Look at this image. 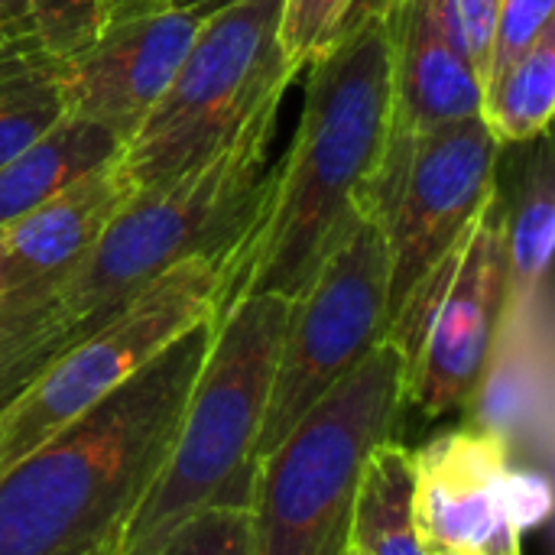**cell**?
<instances>
[{
    "instance_id": "cell-27",
    "label": "cell",
    "mask_w": 555,
    "mask_h": 555,
    "mask_svg": "<svg viewBox=\"0 0 555 555\" xmlns=\"http://www.w3.org/2000/svg\"><path fill=\"white\" fill-rule=\"evenodd\" d=\"M59 289L62 283H29L13 293H3L0 296V345L55 319L62 312Z\"/></svg>"
},
{
    "instance_id": "cell-12",
    "label": "cell",
    "mask_w": 555,
    "mask_h": 555,
    "mask_svg": "<svg viewBox=\"0 0 555 555\" xmlns=\"http://www.w3.org/2000/svg\"><path fill=\"white\" fill-rule=\"evenodd\" d=\"M514 468L507 446L472 423L416 449L413 517L426 553L478 555L520 530L511 517Z\"/></svg>"
},
{
    "instance_id": "cell-31",
    "label": "cell",
    "mask_w": 555,
    "mask_h": 555,
    "mask_svg": "<svg viewBox=\"0 0 555 555\" xmlns=\"http://www.w3.org/2000/svg\"><path fill=\"white\" fill-rule=\"evenodd\" d=\"M13 280H10V267H7V257H3V241H0V296L3 293H13Z\"/></svg>"
},
{
    "instance_id": "cell-6",
    "label": "cell",
    "mask_w": 555,
    "mask_h": 555,
    "mask_svg": "<svg viewBox=\"0 0 555 555\" xmlns=\"http://www.w3.org/2000/svg\"><path fill=\"white\" fill-rule=\"evenodd\" d=\"M234 257L185 260L78 335L0 416V472L130 380L179 335L215 319Z\"/></svg>"
},
{
    "instance_id": "cell-2",
    "label": "cell",
    "mask_w": 555,
    "mask_h": 555,
    "mask_svg": "<svg viewBox=\"0 0 555 555\" xmlns=\"http://www.w3.org/2000/svg\"><path fill=\"white\" fill-rule=\"evenodd\" d=\"M215 319L198 322L0 472V555H120L205 361Z\"/></svg>"
},
{
    "instance_id": "cell-4",
    "label": "cell",
    "mask_w": 555,
    "mask_h": 555,
    "mask_svg": "<svg viewBox=\"0 0 555 555\" xmlns=\"http://www.w3.org/2000/svg\"><path fill=\"white\" fill-rule=\"evenodd\" d=\"M289 306L283 296L250 293L215 315L176 439L124 530L120 555H150L185 520L215 507L250 504L257 442Z\"/></svg>"
},
{
    "instance_id": "cell-18",
    "label": "cell",
    "mask_w": 555,
    "mask_h": 555,
    "mask_svg": "<svg viewBox=\"0 0 555 555\" xmlns=\"http://www.w3.org/2000/svg\"><path fill=\"white\" fill-rule=\"evenodd\" d=\"M348 546L361 555H429L413 517V449L400 439L380 442L361 468Z\"/></svg>"
},
{
    "instance_id": "cell-15",
    "label": "cell",
    "mask_w": 555,
    "mask_h": 555,
    "mask_svg": "<svg viewBox=\"0 0 555 555\" xmlns=\"http://www.w3.org/2000/svg\"><path fill=\"white\" fill-rule=\"evenodd\" d=\"M133 192L137 182L114 156L3 224L0 241L13 286L65 283Z\"/></svg>"
},
{
    "instance_id": "cell-5",
    "label": "cell",
    "mask_w": 555,
    "mask_h": 555,
    "mask_svg": "<svg viewBox=\"0 0 555 555\" xmlns=\"http://www.w3.org/2000/svg\"><path fill=\"white\" fill-rule=\"evenodd\" d=\"M406 361L384 338L257 462L250 555H345L367 455L400 439Z\"/></svg>"
},
{
    "instance_id": "cell-28",
    "label": "cell",
    "mask_w": 555,
    "mask_h": 555,
    "mask_svg": "<svg viewBox=\"0 0 555 555\" xmlns=\"http://www.w3.org/2000/svg\"><path fill=\"white\" fill-rule=\"evenodd\" d=\"M228 3H234V0H153L150 7H172V10H185V13L205 20V16H211L215 10H221Z\"/></svg>"
},
{
    "instance_id": "cell-10",
    "label": "cell",
    "mask_w": 555,
    "mask_h": 555,
    "mask_svg": "<svg viewBox=\"0 0 555 555\" xmlns=\"http://www.w3.org/2000/svg\"><path fill=\"white\" fill-rule=\"evenodd\" d=\"M501 153L504 146L481 114L420 137L387 140L364 202L377 211L387 241L390 322L498 195Z\"/></svg>"
},
{
    "instance_id": "cell-21",
    "label": "cell",
    "mask_w": 555,
    "mask_h": 555,
    "mask_svg": "<svg viewBox=\"0 0 555 555\" xmlns=\"http://www.w3.org/2000/svg\"><path fill=\"white\" fill-rule=\"evenodd\" d=\"M55 68L39 59L0 52V166L65 117Z\"/></svg>"
},
{
    "instance_id": "cell-26",
    "label": "cell",
    "mask_w": 555,
    "mask_h": 555,
    "mask_svg": "<svg viewBox=\"0 0 555 555\" xmlns=\"http://www.w3.org/2000/svg\"><path fill=\"white\" fill-rule=\"evenodd\" d=\"M553 7L555 0H501L485 81L507 68L543 29L553 26Z\"/></svg>"
},
{
    "instance_id": "cell-3",
    "label": "cell",
    "mask_w": 555,
    "mask_h": 555,
    "mask_svg": "<svg viewBox=\"0 0 555 555\" xmlns=\"http://www.w3.org/2000/svg\"><path fill=\"white\" fill-rule=\"evenodd\" d=\"M286 88L267 91L208 156L124 202L59 289L72 319L101 322L146 283L195 257H234L237 267L263 208Z\"/></svg>"
},
{
    "instance_id": "cell-1",
    "label": "cell",
    "mask_w": 555,
    "mask_h": 555,
    "mask_svg": "<svg viewBox=\"0 0 555 555\" xmlns=\"http://www.w3.org/2000/svg\"><path fill=\"white\" fill-rule=\"evenodd\" d=\"M393 0L371 7L306 72V101L221 309L250 293L296 299L367 198L390 140ZM218 309V312H221Z\"/></svg>"
},
{
    "instance_id": "cell-19",
    "label": "cell",
    "mask_w": 555,
    "mask_h": 555,
    "mask_svg": "<svg viewBox=\"0 0 555 555\" xmlns=\"http://www.w3.org/2000/svg\"><path fill=\"white\" fill-rule=\"evenodd\" d=\"M555 111V26L543 29L507 68L485 81L481 120L501 146L550 133Z\"/></svg>"
},
{
    "instance_id": "cell-7",
    "label": "cell",
    "mask_w": 555,
    "mask_h": 555,
    "mask_svg": "<svg viewBox=\"0 0 555 555\" xmlns=\"http://www.w3.org/2000/svg\"><path fill=\"white\" fill-rule=\"evenodd\" d=\"M283 0H234L205 16L163 98L130 133L127 176L156 185L208 156L273 88L293 85L276 29Z\"/></svg>"
},
{
    "instance_id": "cell-32",
    "label": "cell",
    "mask_w": 555,
    "mask_h": 555,
    "mask_svg": "<svg viewBox=\"0 0 555 555\" xmlns=\"http://www.w3.org/2000/svg\"><path fill=\"white\" fill-rule=\"evenodd\" d=\"M345 555H361V553H358V550H351V546H348V553H345Z\"/></svg>"
},
{
    "instance_id": "cell-30",
    "label": "cell",
    "mask_w": 555,
    "mask_h": 555,
    "mask_svg": "<svg viewBox=\"0 0 555 555\" xmlns=\"http://www.w3.org/2000/svg\"><path fill=\"white\" fill-rule=\"evenodd\" d=\"M520 540H524V533L520 530H507L491 550H485V553L478 555H520Z\"/></svg>"
},
{
    "instance_id": "cell-29",
    "label": "cell",
    "mask_w": 555,
    "mask_h": 555,
    "mask_svg": "<svg viewBox=\"0 0 555 555\" xmlns=\"http://www.w3.org/2000/svg\"><path fill=\"white\" fill-rule=\"evenodd\" d=\"M153 0H101V23L104 20H114V16H127V13H137V10H146Z\"/></svg>"
},
{
    "instance_id": "cell-8",
    "label": "cell",
    "mask_w": 555,
    "mask_h": 555,
    "mask_svg": "<svg viewBox=\"0 0 555 555\" xmlns=\"http://www.w3.org/2000/svg\"><path fill=\"white\" fill-rule=\"evenodd\" d=\"M387 241L377 211L361 202L309 286L289 306L257 462L267 459L286 433L387 338Z\"/></svg>"
},
{
    "instance_id": "cell-24",
    "label": "cell",
    "mask_w": 555,
    "mask_h": 555,
    "mask_svg": "<svg viewBox=\"0 0 555 555\" xmlns=\"http://www.w3.org/2000/svg\"><path fill=\"white\" fill-rule=\"evenodd\" d=\"M150 555H250L247 507H215L172 530Z\"/></svg>"
},
{
    "instance_id": "cell-14",
    "label": "cell",
    "mask_w": 555,
    "mask_h": 555,
    "mask_svg": "<svg viewBox=\"0 0 555 555\" xmlns=\"http://www.w3.org/2000/svg\"><path fill=\"white\" fill-rule=\"evenodd\" d=\"M485 81L442 29L433 0H393L390 140L481 114Z\"/></svg>"
},
{
    "instance_id": "cell-20",
    "label": "cell",
    "mask_w": 555,
    "mask_h": 555,
    "mask_svg": "<svg viewBox=\"0 0 555 555\" xmlns=\"http://www.w3.org/2000/svg\"><path fill=\"white\" fill-rule=\"evenodd\" d=\"M101 29V0H0V52L65 62Z\"/></svg>"
},
{
    "instance_id": "cell-23",
    "label": "cell",
    "mask_w": 555,
    "mask_h": 555,
    "mask_svg": "<svg viewBox=\"0 0 555 555\" xmlns=\"http://www.w3.org/2000/svg\"><path fill=\"white\" fill-rule=\"evenodd\" d=\"M98 322H78L65 309L46 325L0 345V416L36 384V377Z\"/></svg>"
},
{
    "instance_id": "cell-16",
    "label": "cell",
    "mask_w": 555,
    "mask_h": 555,
    "mask_svg": "<svg viewBox=\"0 0 555 555\" xmlns=\"http://www.w3.org/2000/svg\"><path fill=\"white\" fill-rule=\"evenodd\" d=\"M124 146L127 137L107 124L78 114L59 117L42 137L0 166V228L101 163L120 156Z\"/></svg>"
},
{
    "instance_id": "cell-11",
    "label": "cell",
    "mask_w": 555,
    "mask_h": 555,
    "mask_svg": "<svg viewBox=\"0 0 555 555\" xmlns=\"http://www.w3.org/2000/svg\"><path fill=\"white\" fill-rule=\"evenodd\" d=\"M198 23L172 7L104 20L94 39L55 68L65 114L107 124L130 140L172 81Z\"/></svg>"
},
{
    "instance_id": "cell-13",
    "label": "cell",
    "mask_w": 555,
    "mask_h": 555,
    "mask_svg": "<svg viewBox=\"0 0 555 555\" xmlns=\"http://www.w3.org/2000/svg\"><path fill=\"white\" fill-rule=\"evenodd\" d=\"M472 426L494 433L514 465L550 475L553 455V293L507 299L501 332L468 403Z\"/></svg>"
},
{
    "instance_id": "cell-22",
    "label": "cell",
    "mask_w": 555,
    "mask_h": 555,
    "mask_svg": "<svg viewBox=\"0 0 555 555\" xmlns=\"http://www.w3.org/2000/svg\"><path fill=\"white\" fill-rule=\"evenodd\" d=\"M387 0H283L280 7V55L299 75L319 62L371 7Z\"/></svg>"
},
{
    "instance_id": "cell-17",
    "label": "cell",
    "mask_w": 555,
    "mask_h": 555,
    "mask_svg": "<svg viewBox=\"0 0 555 555\" xmlns=\"http://www.w3.org/2000/svg\"><path fill=\"white\" fill-rule=\"evenodd\" d=\"M524 150L511 198L504 205V250H507V299H540L553 293L555 244V159L553 133H543Z\"/></svg>"
},
{
    "instance_id": "cell-25",
    "label": "cell",
    "mask_w": 555,
    "mask_h": 555,
    "mask_svg": "<svg viewBox=\"0 0 555 555\" xmlns=\"http://www.w3.org/2000/svg\"><path fill=\"white\" fill-rule=\"evenodd\" d=\"M433 7L442 29L452 36V42L465 52V59L485 81L501 0H433Z\"/></svg>"
},
{
    "instance_id": "cell-9",
    "label": "cell",
    "mask_w": 555,
    "mask_h": 555,
    "mask_svg": "<svg viewBox=\"0 0 555 555\" xmlns=\"http://www.w3.org/2000/svg\"><path fill=\"white\" fill-rule=\"evenodd\" d=\"M507 309L501 185L462 244L416 286L387 338L406 361V406L439 420L468 410Z\"/></svg>"
}]
</instances>
